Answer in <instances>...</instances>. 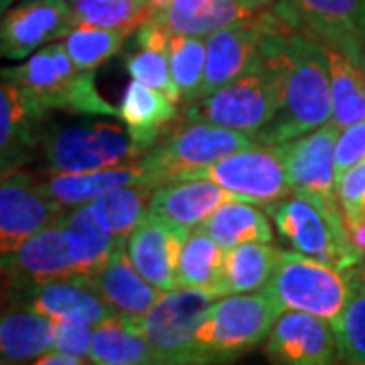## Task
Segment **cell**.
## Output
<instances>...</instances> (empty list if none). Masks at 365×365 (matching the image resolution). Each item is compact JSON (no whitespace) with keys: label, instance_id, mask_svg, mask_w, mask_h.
I'll return each instance as SVG.
<instances>
[{"label":"cell","instance_id":"1","mask_svg":"<svg viewBox=\"0 0 365 365\" xmlns=\"http://www.w3.org/2000/svg\"><path fill=\"white\" fill-rule=\"evenodd\" d=\"M282 81L278 108L254 143L278 146L331 122V71L325 45L284 26L280 33Z\"/></svg>","mask_w":365,"mask_h":365},{"label":"cell","instance_id":"2","mask_svg":"<svg viewBox=\"0 0 365 365\" xmlns=\"http://www.w3.org/2000/svg\"><path fill=\"white\" fill-rule=\"evenodd\" d=\"M284 26L287 23L274 14V23L262 41L256 61L232 83L193 102L187 108L182 122H207L254 138L278 108L282 81L280 33Z\"/></svg>","mask_w":365,"mask_h":365},{"label":"cell","instance_id":"3","mask_svg":"<svg viewBox=\"0 0 365 365\" xmlns=\"http://www.w3.org/2000/svg\"><path fill=\"white\" fill-rule=\"evenodd\" d=\"M150 150L124 124L112 120L49 122L41 134L39 153L47 173H90L134 165Z\"/></svg>","mask_w":365,"mask_h":365},{"label":"cell","instance_id":"4","mask_svg":"<svg viewBox=\"0 0 365 365\" xmlns=\"http://www.w3.org/2000/svg\"><path fill=\"white\" fill-rule=\"evenodd\" d=\"M0 76L29 90L45 110L73 116H118L96 88V71L79 69L67 55L63 41H53L29 55L25 63L0 69Z\"/></svg>","mask_w":365,"mask_h":365},{"label":"cell","instance_id":"5","mask_svg":"<svg viewBox=\"0 0 365 365\" xmlns=\"http://www.w3.org/2000/svg\"><path fill=\"white\" fill-rule=\"evenodd\" d=\"M266 209L280 237L294 252L341 272L361 262L339 203L292 193Z\"/></svg>","mask_w":365,"mask_h":365},{"label":"cell","instance_id":"6","mask_svg":"<svg viewBox=\"0 0 365 365\" xmlns=\"http://www.w3.org/2000/svg\"><path fill=\"white\" fill-rule=\"evenodd\" d=\"M282 309L264 290L262 294H225L211 304L197 329L199 364L232 361L268 339Z\"/></svg>","mask_w":365,"mask_h":365},{"label":"cell","instance_id":"7","mask_svg":"<svg viewBox=\"0 0 365 365\" xmlns=\"http://www.w3.org/2000/svg\"><path fill=\"white\" fill-rule=\"evenodd\" d=\"M252 144L254 138L244 132L207 122H185L181 128L160 136L138 163L146 182L157 187L160 182L191 179L197 170Z\"/></svg>","mask_w":365,"mask_h":365},{"label":"cell","instance_id":"8","mask_svg":"<svg viewBox=\"0 0 365 365\" xmlns=\"http://www.w3.org/2000/svg\"><path fill=\"white\" fill-rule=\"evenodd\" d=\"M282 311H302L339 325L351 294L347 274L307 258L299 252H280V260L264 288Z\"/></svg>","mask_w":365,"mask_h":365},{"label":"cell","instance_id":"9","mask_svg":"<svg viewBox=\"0 0 365 365\" xmlns=\"http://www.w3.org/2000/svg\"><path fill=\"white\" fill-rule=\"evenodd\" d=\"M213 302L215 297L209 292L177 287L163 292L153 309L136 321L158 364H199L197 329Z\"/></svg>","mask_w":365,"mask_h":365},{"label":"cell","instance_id":"10","mask_svg":"<svg viewBox=\"0 0 365 365\" xmlns=\"http://www.w3.org/2000/svg\"><path fill=\"white\" fill-rule=\"evenodd\" d=\"M195 177L220 182L235 199L264 207L292 195L280 146L254 143L248 148L232 153L205 169L197 170L191 179Z\"/></svg>","mask_w":365,"mask_h":365},{"label":"cell","instance_id":"11","mask_svg":"<svg viewBox=\"0 0 365 365\" xmlns=\"http://www.w3.org/2000/svg\"><path fill=\"white\" fill-rule=\"evenodd\" d=\"M272 11L290 29L364 63L365 0H278Z\"/></svg>","mask_w":365,"mask_h":365},{"label":"cell","instance_id":"12","mask_svg":"<svg viewBox=\"0 0 365 365\" xmlns=\"http://www.w3.org/2000/svg\"><path fill=\"white\" fill-rule=\"evenodd\" d=\"M67 211L43 189L39 175L16 170L0 185V256L11 254L31 235L61 222Z\"/></svg>","mask_w":365,"mask_h":365},{"label":"cell","instance_id":"13","mask_svg":"<svg viewBox=\"0 0 365 365\" xmlns=\"http://www.w3.org/2000/svg\"><path fill=\"white\" fill-rule=\"evenodd\" d=\"M76 26L69 0H21L0 14V57L25 59Z\"/></svg>","mask_w":365,"mask_h":365},{"label":"cell","instance_id":"14","mask_svg":"<svg viewBox=\"0 0 365 365\" xmlns=\"http://www.w3.org/2000/svg\"><path fill=\"white\" fill-rule=\"evenodd\" d=\"M0 276L11 288L13 304L23 299L31 288L53 280L76 278L63 220L31 235L19 248L0 256Z\"/></svg>","mask_w":365,"mask_h":365},{"label":"cell","instance_id":"15","mask_svg":"<svg viewBox=\"0 0 365 365\" xmlns=\"http://www.w3.org/2000/svg\"><path fill=\"white\" fill-rule=\"evenodd\" d=\"M339 132V126L327 122L302 136L278 144L292 193L323 203H339L335 170V146Z\"/></svg>","mask_w":365,"mask_h":365},{"label":"cell","instance_id":"16","mask_svg":"<svg viewBox=\"0 0 365 365\" xmlns=\"http://www.w3.org/2000/svg\"><path fill=\"white\" fill-rule=\"evenodd\" d=\"M274 23L272 11H262L252 14L246 21H240L232 26L205 37L207 57H205V73L199 90L203 100L223 86L232 83L248 69L262 49V41ZM195 100V102H197Z\"/></svg>","mask_w":365,"mask_h":365},{"label":"cell","instance_id":"17","mask_svg":"<svg viewBox=\"0 0 365 365\" xmlns=\"http://www.w3.org/2000/svg\"><path fill=\"white\" fill-rule=\"evenodd\" d=\"M264 353L268 361L280 365H329L339 357L331 323L302 311L278 314Z\"/></svg>","mask_w":365,"mask_h":365},{"label":"cell","instance_id":"18","mask_svg":"<svg viewBox=\"0 0 365 365\" xmlns=\"http://www.w3.org/2000/svg\"><path fill=\"white\" fill-rule=\"evenodd\" d=\"M187 235L182 227L144 215L126 237L124 248L138 272L160 292H167L177 288V268Z\"/></svg>","mask_w":365,"mask_h":365},{"label":"cell","instance_id":"19","mask_svg":"<svg viewBox=\"0 0 365 365\" xmlns=\"http://www.w3.org/2000/svg\"><path fill=\"white\" fill-rule=\"evenodd\" d=\"M234 199L220 182L205 177L167 181L155 187L146 215L191 232L205 222L215 209Z\"/></svg>","mask_w":365,"mask_h":365},{"label":"cell","instance_id":"20","mask_svg":"<svg viewBox=\"0 0 365 365\" xmlns=\"http://www.w3.org/2000/svg\"><path fill=\"white\" fill-rule=\"evenodd\" d=\"M47 124V110L23 86L0 76V157L33 160Z\"/></svg>","mask_w":365,"mask_h":365},{"label":"cell","instance_id":"21","mask_svg":"<svg viewBox=\"0 0 365 365\" xmlns=\"http://www.w3.org/2000/svg\"><path fill=\"white\" fill-rule=\"evenodd\" d=\"M16 304L49 317L51 321L69 319L90 325H98L114 314L90 278H63L31 288Z\"/></svg>","mask_w":365,"mask_h":365},{"label":"cell","instance_id":"22","mask_svg":"<svg viewBox=\"0 0 365 365\" xmlns=\"http://www.w3.org/2000/svg\"><path fill=\"white\" fill-rule=\"evenodd\" d=\"M114 313L140 321L163 294L132 264L124 244L112 254L104 268L90 278Z\"/></svg>","mask_w":365,"mask_h":365},{"label":"cell","instance_id":"23","mask_svg":"<svg viewBox=\"0 0 365 365\" xmlns=\"http://www.w3.org/2000/svg\"><path fill=\"white\" fill-rule=\"evenodd\" d=\"M67 248L76 278H91L104 268L126 240L110 234L91 213L90 203L71 207L63 217Z\"/></svg>","mask_w":365,"mask_h":365},{"label":"cell","instance_id":"24","mask_svg":"<svg viewBox=\"0 0 365 365\" xmlns=\"http://www.w3.org/2000/svg\"><path fill=\"white\" fill-rule=\"evenodd\" d=\"M55 343V323L49 317L13 304L0 311V365L35 364Z\"/></svg>","mask_w":365,"mask_h":365},{"label":"cell","instance_id":"25","mask_svg":"<svg viewBox=\"0 0 365 365\" xmlns=\"http://www.w3.org/2000/svg\"><path fill=\"white\" fill-rule=\"evenodd\" d=\"M252 14L242 0H173L160 14H150L160 21L173 35L209 37L225 26L246 21Z\"/></svg>","mask_w":365,"mask_h":365},{"label":"cell","instance_id":"26","mask_svg":"<svg viewBox=\"0 0 365 365\" xmlns=\"http://www.w3.org/2000/svg\"><path fill=\"white\" fill-rule=\"evenodd\" d=\"M39 179L43 189L67 209L90 203L96 197L104 195L122 185L146 182L140 163L90 173H45Z\"/></svg>","mask_w":365,"mask_h":365},{"label":"cell","instance_id":"27","mask_svg":"<svg viewBox=\"0 0 365 365\" xmlns=\"http://www.w3.org/2000/svg\"><path fill=\"white\" fill-rule=\"evenodd\" d=\"M90 364L148 365L158 364V359L136 321L114 313L93 325Z\"/></svg>","mask_w":365,"mask_h":365},{"label":"cell","instance_id":"28","mask_svg":"<svg viewBox=\"0 0 365 365\" xmlns=\"http://www.w3.org/2000/svg\"><path fill=\"white\" fill-rule=\"evenodd\" d=\"M225 250L199 225L191 230L181 250L177 268V287L197 288L215 299L225 297L223 282Z\"/></svg>","mask_w":365,"mask_h":365},{"label":"cell","instance_id":"29","mask_svg":"<svg viewBox=\"0 0 365 365\" xmlns=\"http://www.w3.org/2000/svg\"><path fill=\"white\" fill-rule=\"evenodd\" d=\"M118 116L143 143L153 144L163 136L165 128L177 120V102L167 93L148 88L140 81H130L118 106Z\"/></svg>","mask_w":365,"mask_h":365},{"label":"cell","instance_id":"30","mask_svg":"<svg viewBox=\"0 0 365 365\" xmlns=\"http://www.w3.org/2000/svg\"><path fill=\"white\" fill-rule=\"evenodd\" d=\"M331 71V122L341 130L365 122V66L341 49L325 47Z\"/></svg>","mask_w":365,"mask_h":365},{"label":"cell","instance_id":"31","mask_svg":"<svg viewBox=\"0 0 365 365\" xmlns=\"http://www.w3.org/2000/svg\"><path fill=\"white\" fill-rule=\"evenodd\" d=\"M201 227L207 232L225 252L248 244V242H272V225L268 215L256 207V203H248L242 199H234L217 207Z\"/></svg>","mask_w":365,"mask_h":365},{"label":"cell","instance_id":"32","mask_svg":"<svg viewBox=\"0 0 365 365\" xmlns=\"http://www.w3.org/2000/svg\"><path fill=\"white\" fill-rule=\"evenodd\" d=\"M280 252L272 242H248L225 252L223 282L225 294L258 292L270 282L280 260Z\"/></svg>","mask_w":365,"mask_h":365},{"label":"cell","instance_id":"33","mask_svg":"<svg viewBox=\"0 0 365 365\" xmlns=\"http://www.w3.org/2000/svg\"><path fill=\"white\" fill-rule=\"evenodd\" d=\"M153 191L155 187L144 181L122 185L90 201V209L110 234L126 240L146 215Z\"/></svg>","mask_w":365,"mask_h":365},{"label":"cell","instance_id":"34","mask_svg":"<svg viewBox=\"0 0 365 365\" xmlns=\"http://www.w3.org/2000/svg\"><path fill=\"white\" fill-rule=\"evenodd\" d=\"M126 37L128 33L118 29L76 25L61 41L66 45L67 55L79 69L96 71L122 49Z\"/></svg>","mask_w":365,"mask_h":365},{"label":"cell","instance_id":"35","mask_svg":"<svg viewBox=\"0 0 365 365\" xmlns=\"http://www.w3.org/2000/svg\"><path fill=\"white\" fill-rule=\"evenodd\" d=\"M76 25L118 29L130 35L150 16L148 0H71Z\"/></svg>","mask_w":365,"mask_h":365},{"label":"cell","instance_id":"36","mask_svg":"<svg viewBox=\"0 0 365 365\" xmlns=\"http://www.w3.org/2000/svg\"><path fill=\"white\" fill-rule=\"evenodd\" d=\"M207 47L203 37L173 35L169 39V61L173 79L181 93V102L193 104L199 98V90L205 73Z\"/></svg>","mask_w":365,"mask_h":365},{"label":"cell","instance_id":"37","mask_svg":"<svg viewBox=\"0 0 365 365\" xmlns=\"http://www.w3.org/2000/svg\"><path fill=\"white\" fill-rule=\"evenodd\" d=\"M126 71L132 79L167 93L173 102H181V93L170 71L169 49L136 43V51L126 57Z\"/></svg>","mask_w":365,"mask_h":365},{"label":"cell","instance_id":"38","mask_svg":"<svg viewBox=\"0 0 365 365\" xmlns=\"http://www.w3.org/2000/svg\"><path fill=\"white\" fill-rule=\"evenodd\" d=\"M337 337L339 359L345 364L365 365V290L351 287L339 325L333 329Z\"/></svg>","mask_w":365,"mask_h":365},{"label":"cell","instance_id":"39","mask_svg":"<svg viewBox=\"0 0 365 365\" xmlns=\"http://www.w3.org/2000/svg\"><path fill=\"white\" fill-rule=\"evenodd\" d=\"M337 199L347 227L365 220V160L347 169L337 179Z\"/></svg>","mask_w":365,"mask_h":365},{"label":"cell","instance_id":"40","mask_svg":"<svg viewBox=\"0 0 365 365\" xmlns=\"http://www.w3.org/2000/svg\"><path fill=\"white\" fill-rule=\"evenodd\" d=\"M53 323H55L53 349L81 357V359H86L90 364L93 325L81 323V321H69V319H59V321H53Z\"/></svg>","mask_w":365,"mask_h":365},{"label":"cell","instance_id":"41","mask_svg":"<svg viewBox=\"0 0 365 365\" xmlns=\"http://www.w3.org/2000/svg\"><path fill=\"white\" fill-rule=\"evenodd\" d=\"M365 160V122H357L343 128L335 146V170L337 179L347 169Z\"/></svg>","mask_w":365,"mask_h":365},{"label":"cell","instance_id":"42","mask_svg":"<svg viewBox=\"0 0 365 365\" xmlns=\"http://www.w3.org/2000/svg\"><path fill=\"white\" fill-rule=\"evenodd\" d=\"M35 364L37 365H79V364H88V361H86V359H81V357H76V355H69V353L66 351L51 349V351L43 353Z\"/></svg>","mask_w":365,"mask_h":365},{"label":"cell","instance_id":"43","mask_svg":"<svg viewBox=\"0 0 365 365\" xmlns=\"http://www.w3.org/2000/svg\"><path fill=\"white\" fill-rule=\"evenodd\" d=\"M31 160L26 158H16V157H0V185L6 181L11 175H14L16 170L25 169Z\"/></svg>","mask_w":365,"mask_h":365},{"label":"cell","instance_id":"44","mask_svg":"<svg viewBox=\"0 0 365 365\" xmlns=\"http://www.w3.org/2000/svg\"><path fill=\"white\" fill-rule=\"evenodd\" d=\"M349 234H351V242L357 250V254H359V258L365 260V220L349 227Z\"/></svg>","mask_w":365,"mask_h":365},{"label":"cell","instance_id":"45","mask_svg":"<svg viewBox=\"0 0 365 365\" xmlns=\"http://www.w3.org/2000/svg\"><path fill=\"white\" fill-rule=\"evenodd\" d=\"M345 274H347L351 287L364 288L365 290V260H361L359 264H355L349 270H345Z\"/></svg>","mask_w":365,"mask_h":365},{"label":"cell","instance_id":"46","mask_svg":"<svg viewBox=\"0 0 365 365\" xmlns=\"http://www.w3.org/2000/svg\"><path fill=\"white\" fill-rule=\"evenodd\" d=\"M276 0H242V4L248 9L250 13H262L266 9H270Z\"/></svg>","mask_w":365,"mask_h":365},{"label":"cell","instance_id":"47","mask_svg":"<svg viewBox=\"0 0 365 365\" xmlns=\"http://www.w3.org/2000/svg\"><path fill=\"white\" fill-rule=\"evenodd\" d=\"M6 307H13V294H11V288L4 282V278L0 276V309H6Z\"/></svg>","mask_w":365,"mask_h":365},{"label":"cell","instance_id":"48","mask_svg":"<svg viewBox=\"0 0 365 365\" xmlns=\"http://www.w3.org/2000/svg\"><path fill=\"white\" fill-rule=\"evenodd\" d=\"M173 0H148V6H150V14H160L169 9V4Z\"/></svg>","mask_w":365,"mask_h":365},{"label":"cell","instance_id":"49","mask_svg":"<svg viewBox=\"0 0 365 365\" xmlns=\"http://www.w3.org/2000/svg\"><path fill=\"white\" fill-rule=\"evenodd\" d=\"M11 2H13V0H0V14L9 9V4H11Z\"/></svg>","mask_w":365,"mask_h":365},{"label":"cell","instance_id":"50","mask_svg":"<svg viewBox=\"0 0 365 365\" xmlns=\"http://www.w3.org/2000/svg\"><path fill=\"white\" fill-rule=\"evenodd\" d=\"M364 66H365V55H364Z\"/></svg>","mask_w":365,"mask_h":365},{"label":"cell","instance_id":"51","mask_svg":"<svg viewBox=\"0 0 365 365\" xmlns=\"http://www.w3.org/2000/svg\"><path fill=\"white\" fill-rule=\"evenodd\" d=\"M0 311H2V309H0Z\"/></svg>","mask_w":365,"mask_h":365}]
</instances>
